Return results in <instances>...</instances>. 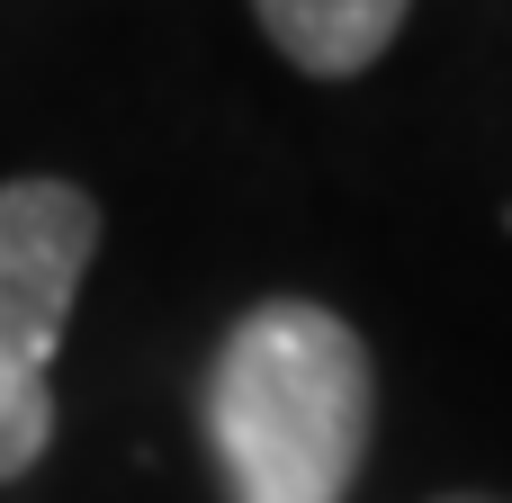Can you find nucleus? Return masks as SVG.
Returning <instances> with one entry per match:
<instances>
[{
	"label": "nucleus",
	"mask_w": 512,
	"mask_h": 503,
	"mask_svg": "<svg viewBox=\"0 0 512 503\" xmlns=\"http://www.w3.org/2000/svg\"><path fill=\"white\" fill-rule=\"evenodd\" d=\"M207 450L234 503H351L378 432V360L315 297H261L207 360Z\"/></svg>",
	"instance_id": "1"
},
{
	"label": "nucleus",
	"mask_w": 512,
	"mask_h": 503,
	"mask_svg": "<svg viewBox=\"0 0 512 503\" xmlns=\"http://www.w3.org/2000/svg\"><path fill=\"white\" fill-rule=\"evenodd\" d=\"M99 261V198L81 180H0V486L54 450V351Z\"/></svg>",
	"instance_id": "2"
},
{
	"label": "nucleus",
	"mask_w": 512,
	"mask_h": 503,
	"mask_svg": "<svg viewBox=\"0 0 512 503\" xmlns=\"http://www.w3.org/2000/svg\"><path fill=\"white\" fill-rule=\"evenodd\" d=\"M405 9H414V0H252L261 36H270L306 81H351V72H369V63L396 45Z\"/></svg>",
	"instance_id": "3"
},
{
	"label": "nucleus",
	"mask_w": 512,
	"mask_h": 503,
	"mask_svg": "<svg viewBox=\"0 0 512 503\" xmlns=\"http://www.w3.org/2000/svg\"><path fill=\"white\" fill-rule=\"evenodd\" d=\"M432 503H512V495H432Z\"/></svg>",
	"instance_id": "4"
}]
</instances>
